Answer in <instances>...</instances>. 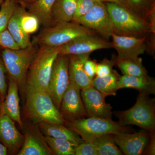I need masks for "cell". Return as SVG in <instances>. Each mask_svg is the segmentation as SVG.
<instances>
[{
    "mask_svg": "<svg viewBox=\"0 0 155 155\" xmlns=\"http://www.w3.org/2000/svg\"><path fill=\"white\" fill-rule=\"evenodd\" d=\"M106 5L110 17L113 33L141 38L155 33V25L133 11L110 2H108Z\"/></svg>",
    "mask_w": 155,
    "mask_h": 155,
    "instance_id": "1",
    "label": "cell"
},
{
    "mask_svg": "<svg viewBox=\"0 0 155 155\" xmlns=\"http://www.w3.org/2000/svg\"><path fill=\"white\" fill-rule=\"evenodd\" d=\"M25 107L28 115L35 122H47L66 125L60 110L48 92L26 87Z\"/></svg>",
    "mask_w": 155,
    "mask_h": 155,
    "instance_id": "2",
    "label": "cell"
},
{
    "mask_svg": "<svg viewBox=\"0 0 155 155\" xmlns=\"http://www.w3.org/2000/svg\"><path fill=\"white\" fill-rule=\"evenodd\" d=\"M115 116L122 126L134 125L155 133V99L139 93L134 105L125 111H116Z\"/></svg>",
    "mask_w": 155,
    "mask_h": 155,
    "instance_id": "3",
    "label": "cell"
},
{
    "mask_svg": "<svg viewBox=\"0 0 155 155\" xmlns=\"http://www.w3.org/2000/svg\"><path fill=\"white\" fill-rule=\"evenodd\" d=\"M59 54V47H42L28 68L26 87L48 92L53 65Z\"/></svg>",
    "mask_w": 155,
    "mask_h": 155,
    "instance_id": "4",
    "label": "cell"
},
{
    "mask_svg": "<svg viewBox=\"0 0 155 155\" xmlns=\"http://www.w3.org/2000/svg\"><path fill=\"white\" fill-rule=\"evenodd\" d=\"M37 52L32 45L17 50L5 48L2 51L1 58L7 72L22 91L25 90L28 68Z\"/></svg>",
    "mask_w": 155,
    "mask_h": 155,
    "instance_id": "5",
    "label": "cell"
},
{
    "mask_svg": "<svg viewBox=\"0 0 155 155\" xmlns=\"http://www.w3.org/2000/svg\"><path fill=\"white\" fill-rule=\"evenodd\" d=\"M91 34H97L75 22L58 23L46 27L35 39L34 43L42 47H59L78 37Z\"/></svg>",
    "mask_w": 155,
    "mask_h": 155,
    "instance_id": "6",
    "label": "cell"
},
{
    "mask_svg": "<svg viewBox=\"0 0 155 155\" xmlns=\"http://www.w3.org/2000/svg\"><path fill=\"white\" fill-rule=\"evenodd\" d=\"M65 125L78 134L84 141L104 134L129 131L126 126H122L119 122L96 117L82 118L67 122Z\"/></svg>",
    "mask_w": 155,
    "mask_h": 155,
    "instance_id": "7",
    "label": "cell"
},
{
    "mask_svg": "<svg viewBox=\"0 0 155 155\" xmlns=\"http://www.w3.org/2000/svg\"><path fill=\"white\" fill-rule=\"evenodd\" d=\"M69 83V56L59 54L53 65L48 91L59 110Z\"/></svg>",
    "mask_w": 155,
    "mask_h": 155,
    "instance_id": "8",
    "label": "cell"
},
{
    "mask_svg": "<svg viewBox=\"0 0 155 155\" xmlns=\"http://www.w3.org/2000/svg\"><path fill=\"white\" fill-rule=\"evenodd\" d=\"M73 22L93 31L106 39L109 40L113 33L110 17L103 2H97L87 14Z\"/></svg>",
    "mask_w": 155,
    "mask_h": 155,
    "instance_id": "9",
    "label": "cell"
},
{
    "mask_svg": "<svg viewBox=\"0 0 155 155\" xmlns=\"http://www.w3.org/2000/svg\"><path fill=\"white\" fill-rule=\"evenodd\" d=\"M113 48L112 43L97 34L78 37L59 47V54L65 55L91 54L97 50Z\"/></svg>",
    "mask_w": 155,
    "mask_h": 155,
    "instance_id": "10",
    "label": "cell"
},
{
    "mask_svg": "<svg viewBox=\"0 0 155 155\" xmlns=\"http://www.w3.org/2000/svg\"><path fill=\"white\" fill-rule=\"evenodd\" d=\"M81 91L79 87L69 81V86L62 97L59 109L67 123L86 117Z\"/></svg>",
    "mask_w": 155,
    "mask_h": 155,
    "instance_id": "11",
    "label": "cell"
},
{
    "mask_svg": "<svg viewBox=\"0 0 155 155\" xmlns=\"http://www.w3.org/2000/svg\"><path fill=\"white\" fill-rule=\"evenodd\" d=\"M81 95L87 117L112 119L113 108L110 104L106 103L107 97L105 95L92 85L81 90Z\"/></svg>",
    "mask_w": 155,
    "mask_h": 155,
    "instance_id": "12",
    "label": "cell"
},
{
    "mask_svg": "<svg viewBox=\"0 0 155 155\" xmlns=\"http://www.w3.org/2000/svg\"><path fill=\"white\" fill-rule=\"evenodd\" d=\"M147 36L139 38L112 34L111 43L113 48L117 51L116 58L118 60L135 59L144 54L147 51Z\"/></svg>",
    "mask_w": 155,
    "mask_h": 155,
    "instance_id": "13",
    "label": "cell"
},
{
    "mask_svg": "<svg viewBox=\"0 0 155 155\" xmlns=\"http://www.w3.org/2000/svg\"><path fill=\"white\" fill-rule=\"evenodd\" d=\"M114 138L123 154L143 155L149 142L150 132L143 129L134 133L122 131L114 134Z\"/></svg>",
    "mask_w": 155,
    "mask_h": 155,
    "instance_id": "14",
    "label": "cell"
},
{
    "mask_svg": "<svg viewBox=\"0 0 155 155\" xmlns=\"http://www.w3.org/2000/svg\"><path fill=\"white\" fill-rule=\"evenodd\" d=\"M24 137L17 130L13 121L3 111L0 112V142L7 148L14 150L21 145Z\"/></svg>",
    "mask_w": 155,
    "mask_h": 155,
    "instance_id": "15",
    "label": "cell"
},
{
    "mask_svg": "<svg viewBox=\"0 0 155 155\" xmlns=\"http://www.w3.org/2000/svg\"><path fill=\"white\" fill-rule=\"evenodd\" d=\"M19 87L17 82L9 78L7 94L2 103L1 110L8 115L14 122H17L23 129V125L20 114V99L18 93Z\"/></svg>",
    "mask_w": 155,
    "mask_h": 155,
    "instance_id": "16",
    "label": "cell"
},
{
    "mask_svg": "<svg viewBox=\"0 0 155 155\" xmlns=\"http://www.w3.org/2000/svg\"><path fill=\"white\" fill-rule=\"evenodd\" d=\"M91 54L69 56V81L75 84L81 89L91 85V80L87 75L83 68L84 61Z\"/></svg>",
    "mask_w": 155,
    "mask_h": 155,
    "instance_id": "17",
    "label": "cell"
},
{
    "mask_svg": "<svg viewBox=\"0 0 155 155\" xmlns=\"http://www.w3.org/2000/svg\"><path fill=\"white\" fill-rule=\"evenodd\" d=\"M133 88L147 95L155 94V79L148 75L143 76L121 75L118 81V90Z\"/></svg>",
    "mask_w": 155,
    "mask_h": 155,
    "instance_id": "18",
    "label": "cell"
},
{
    "mask_svg": "<svg viewBox=\"0 0 155 155\" xmlns=\"http://www.w3.org/2000/svg\"><path fill=\"white\" fill-rule=\"evenodd\" d=\"M41 132L45 136L66 140L78 145L84 141L78 134L64 125L47 122H38Z\"/></svg>",
    "mask_w": 155,
    "mask_h": 155,
    "instance_id": "19",
    "label": "cell"
},
{
    "mask_svg": "<svg viewBox=\"0 0 155 155\" xmlns=\"http://www.w3.org/2000/svg\"><path fill=\"white\" fill-rule=\"evenodd\" d=\"M18 155H54L45 141L44 137L36 134L35 131H28L24 143Z\"/></svg>",
    "mask_w": 155,
    "mask_h": 155,
    "instance_id": "20",
    "label": "cell"
},
{
    "mask_svg": "<svg viewBox=\"0 0 155 155\" xmlns=\"http://www.w3.org/2000/svg\"><path fill=\"white\" fill-rule=\"evenodd\" d=\"M77 0H56L51 9V16L54 23L72 22Z\"/></svg>",
    "mask_w": 155,
    "mask_h": 155,
    "instance_id": "21",
    "label": "cell"
},
{
    "mask_svg": "<svg viewBox=\"0 0 155 155\" xmlns=\"http://www.w3.org/2000/svg\"><path fill=\"white\" fill-rule=\"evenodd\" d=\"M23 8L17 6L14 14L9 21L7 29L20 48H25L32 45L29 35L27 34L20 25L19 18Z\"/></svg>",
    "mask_w": 155,
    "mask_h": 155,
    "instance_id": "22",
    "label": "cell"
},
{
    "mask_svg": "<svg viewBox=\"0 0 155 155\" xmlns=\"http://www.w3.org/2000/svg\"><path fill=\"white\" fill-rule=\"evenodd\" d=\"M56 0H36L29 5L28 12L38 18L40 24L45 27L52 26L54 22L51 16V9Z\"/></svg>",
    "mask_w": 155,
    "mask_h": 155,
    "instance_id": "23",
    "label": "cell"
},
{
    "mask_svg": "<svg viewBox=\"0 0 155 155\" xmlns=\"http://www.w3.org/2000/svg\"><path fill=\"white\" fill-rule=\"evenodd\" d=\"M121 75L115 70L104 77L96 76L91 81V85L107 97L116 96L118 90V81Z\"/></svg>",
    "mask_w": 155,
    "mask_h": 155,
    "instance_id": "24",
    "label": "cell"
},
{
    "mask_svg": "<svg viewBox=\"0 0 155 155\" xmlns=\"http://www.w3.org/2000/svg\"><path fill=\"white\" fill-rule=\"evenodd\" d=\"M84 141L94 145L98 155H122V151L114 141V134H106L89 139Z\"/></svg>",
    "mask_w": 155,
    "mask_h": 155,
    "instance_id": "25",
    "label": "cell"
},
{
    "mask_svg": "<svg viewBox=\"0 0 155 155\" xmlns=\"http://www.w3.org/2000/svg\"><path fill=\"white\" fill-rule=\"evenodd\" d=\"M115 66L118 67L123 75L143 76L148 75V72L143 64L141 58L130 60H118L115 56Z\"/></svg>",
    "mask_w": 155,
    "mask_h": 155,
    "instance_id": "26",
    "label": "cell"
},
{
    "mask_svg": "<svg viewBox=\"0 0 155 155\" xmlns=\"http://www.w3.org/2000/svg\"><path fill=\"white\" fill-rule=\"evenodd\" d=\"M44 138L54 155H75L76 145L66 140L45 136Z\"/></svg>",
    "mask_w": 155,
    "mask_h": 155,
    "instance_id": "27",
    "label": "cell"
},
{
    "mask_svg": "<svg viewBox=\"0 0 155 155\" xmlns=\"http://www.w3.org/2000/svg\"><path fill=\"white\" fill-rule=\"evenodd\" d=\"M20 25L25 33L29 35L36 32L39 28L40 22L35 15L22 9L20 18Z\"/></svg>",
    "mask_w": 155,
    "mask_h": 155,
    "instance_id": "28",
    "label": "cell"
},
{
    "mask_svg": "<svg viewBox=\"0 0 155 155\" xmlns=\"http://www.w3.org/2000/svg\"><path fill=\"white\" fill-rule=\"evenodd\" d=\"M17 7L15 0L3 2L0 7V31L7 29L8 24Z\"/></svg>",
    "mask_w": 155,
    "mask_h": 155,
    "instance_id": "29",
    "label": "cell"
},
{
    "mask_svg": "<svg viewBox=\"0 0 155 155\" xmlns=\"http://www.w3.org/2000/svg\"><path fill=\"white\" fill-rule=\"evenodd\" d=\"M95 0H77L76 9L72 22L83 17L90 11L97 3Z\"/></svg>",
    "mask_w": 155,
    "mask_h": 155,
    "instance_id": "30",
    "label": "cell"
},
{
    "mask_svg": "<svg viewBox=\"0 0 155 155\" xmlns=\"http://www.w3.org/2000/svg\"><path fill=\"white\" fill-rule=\"evenodd\" d=\"M115 56H114L110 60L104 59L99 64H97L96 76L98 77H104L110 74L113 71V67L115 66Z\"/></svg>",
    "mask_w": 155,
    "mask_h": 155,
    "instance_id": "31",
    "label": "cell"
},
{
    "mask_svg": "<svg viewBox=\"0 0 155 155\" xmlns=\"http://www.w3.org/2000/svg\"><path fill=\"white\" fill-rule=\"evenodd\" d=\"M131 11L143 18L147 19L150 14L145 6V0H127Z\"/></svg>",
    "mask_w": 155,
    "mask_h": 155,
    "instance_id": "32",
    "label": "cell"
},
{
    "mask_svg": "<svg viewBox=\"0 0 155 155\" xmlns=\"http://www.w3.org/2000/svg\"><path fill=\"white\" fill-rule=\"evenodd\" d=\"M0 46L10 49L17 50L20 49L7 29L0 31Z\"/></svg>",
    "mask_w": 155,
    "mask_h": 155,
    "instance_id": "33",
    "label": "cell"
},
{
    "mask_svg": "<svg viewBox=\"0 0 155 155\" xmlns=\"http://www.w3.org/2000/svg\"><path fill=\"white\" fill-rule=\"evenodd\" d=\"M75 155H98V153L92 143L84 141L75 147Z\"/></svg>",
    "mask_w": 155,
    "mask_h": 155,
    "instance_id": "34",
    "label": "cell"
},
{
    "mask_svg": "<svg viewBox=\"0 0 155 155\" xmlns=\"http://www.w3.org/2000/svg\"><path fill=\"white\" fill-rule=\"evenodd\" d=\"M7 72L2 58L0 57V98L2 103L5 100L7 94L8 85L6 81Z\"/></svg>",
    "mask_w": 155,
    "mask_h": 155,
    "instance_id": "35",
    "label": "cell"
},
{
    "mask_svg": "<svg viewBox=\"0 0 155 155\" xmlns=\"http://www.w3.org/2000/svg\"><path fill=\"white\" fill-rule=\"evenodd\" d=\"M97 64L95 61L90 60L89 58L87 59L84 62V69L87 75L91 80L96 76Z\"/></svg>",
    "mask_w": 155,
    "mask_h": 155,
    "instance_id": "36",
    "label": "cell"
},
{
    "mask_svg": "<svg viewBox=\"0 0 155 155\" xmlns=\"http://www.w3.org/2000/svg\"><path fill=\"white\" fill-rule=\"evenodd\" d=\"M143 155H155V133H150L149 142Z\"/></svg>",
    "mask_w": 155,
    "mask_h": 155,
    "instance_id": "37",
    "label": "cell"
},
{
    "mask_svg": "<svg viewBox=\"0 0 155 155\" xmlns=\"http://www.w3.org/2000/svg\"><path fill=\"white\" fill-rule=\"evenodd\" d=\"M105 1L106 2L116 3V4L123 6V7H125L126 8L129 9V10L131 11L130 7H129V5H128L127 0H105Z\"/></svg>",
    "mask_w": 155,
    "mask_h": 155,
    "instance_id": "38",
    "label": "cell"
},
{
    "mask_svg": "<svg viewBox=\"0 0 155 155\" xmlns=\"http://www.w3.org/2000/svg\"><path fill=\"white\" fill-rule=\"evenodd\" d=\"M8 149L0 142V155H6L8 153Z\"/></svg>",
    "mask_w": 155,
    "mask_h": 155,
    "instance_id": "39",
    "label": "cell"
},
{
    "mask_svg": "<svg viewBox=\"0 0 155 155\" xmlns=\"http://www.w3.org/2000/svg\"><path fill=\"white\" fill-rule=\"evenodd\" d=\"M21 1L23 2L30 5V4H32V3L34 2L36 0H21Z\"/></svg>",
    "mask_w": 155,
    "mask_h": 155,
    "instance_id": "40",
    "label": "cell"
},
{
    "mask_svg": "<svg viewBox=\"0 0 155 155\" xmlns=\"http://www.w3.org/2000/svg\"><path fill=\"white\" fill-rule=\"evenodd\" d=\"M4 1H5V0H0V7H1V5H2Z\"/></svg>",
    "mask_w": 155,
    "mask_h": 155,
    "instance_id": "41",
    "label": "cell"
},
{
    "mask_svg": "<svg viewBox=\"0 0 155 155\" xmlns=\"http://www.w3.org/2000/svg\"><path fill=\"white\" fill-rule=\"evenodd\" d=\"M95 1H97V2H106L105 0H95Z\"/></svg>",
    "mask_w": 155,
    "mask_h": 155,
    "instance_id": "42",
    "label": "cell"
},
{
    "mask_svg": "<svg viewBox=\"0 0 155 155\" xmlns=\"http://www.w3.org/2000/svg\"><path fill=\"white\" fill-rule=\"evenodd\" d=\"M5 1H12V0H5Z\"/></svg>",
    "mask_w": 155,
    "mask_h": 155,
    "instance_id": "43",
    "label": "cell"
}]
</instances>
